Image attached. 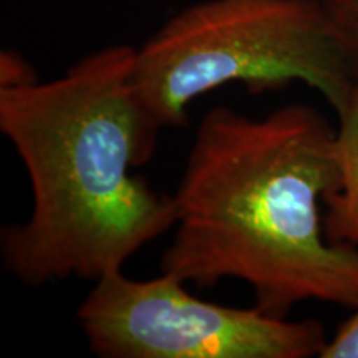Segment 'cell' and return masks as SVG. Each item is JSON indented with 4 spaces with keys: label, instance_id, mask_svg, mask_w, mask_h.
Returning <instances> with one entry per match:
<instances>
[{
    "label": "cell",
    "instance_id": "cell-4",
    "mask_svg": "<svg viewBox=\"0 0 358 358\" xmlns=\"http://www.w3.org/2000/svg\"><path fill=\"white\" fill-rule=\"evenodd\" d=\"M163 274L134 280L113 272L77 310L90 350L101 358H310L327 337L320 322H292L254 308L224 307Z\"/></svg>",
    "mask_w": 358,
    "mask_h": 358
},
{
    "label": "cell",
    "instance_id": "cell-8",
    "mask_svg": "<svg viewBox=\"0 0 358 358\" xmlns=\"http://www.w3.org/2000/svg\"><path fill=\"white\" fill-rule=\"evenodd\" d=\"M37 80L35 71L17 52L3 50L0 55V87H20Z\"/></svg>",
    "mask_w": 358,
    "mask_h": 358
},
{
    "label": "cell",
    "instance_id": "cell-5",
    "mask_svg": "<svg viewBox=\"0 0 358 358\" xmlns=\"http://www.w3.org/2000/svg\"><path fill=\"white\" fill-rule=\"evenodd\" d=\"M337 115L338 185L324 199V231L330 243L358 249V82Z\"/></svg>",
    "mask_w": 358,
    "mask_h": 358
},
{
    "label": "cell",
    "instance_id": "cell-3",
    "mask_svg": "<svg viewBox=\"0 0 358 358\" xmlns=\"http://www.w3.org/2000/svg\"><path fill=\"white\" fill-rule=\"evenodd\" d=\"M234 82L254 93L302 82L337 111L355 80L320 0H204L134 53L133 93L158 131L182 128L191 101Z\"/></svg>",
    "mask_w": 358,
    "mask_h": 358
},
{
    "label": "cell",
    "instance_id": "cell-2",
    "mask_svg": "<svg viewBox=\"0 0 358 358\" xmlns=\"http://www.w3.org/2000/svg\"><path fill=\"white\" fill-rule=\"evenodd\" d=\"M134 53L110 45L50 82L0 87V131L32 189L29 217L0 234L3 266L24 285L96 282L176 226L173 196L131 173L159 133L133 93Z\"/></svg>",
    "mask_w": 358,
    "mask_h": 358
},
{
    "label": "cell",
    "instance_id": "cell-6",
    "mask_svg": "<svg viewBox=\"0 0 358 358\" xmlns=\"http://www.w3.org/2000/svg\"><path fill=\"white\" fill-rule=\"evenodd\" d=\"M330 29L358 82V0H320Z\"/></svg>",
    "mask_w": 358,
    "mask_h": 358
},
{
    "label": "cell",
    "instance_id": "cell-7",
    "mask_svg": "<svg viewBox=\"0 0 358 358\" xmlns=\"http://www.w3.org/2000/svg\"><path fill=\"white\" fill-rule=\"evenodd\" d=\"M320 358H358V307L338 327L330 340H327Z\"/></svg>",
    "mask_w": 358,
    "mask_h": 358
},
{
    "label": "cell",
    "instance_id": "cell-1",
    "mask_svg": "<svg viewBox=\"0 0 358 358\" xmlns=\"http://www.w3.org/2000/svg\"><path fill=\"white\" fill-rule=\"evenodd\" d=\"M338 185L337 128L306 105L254 120H201L173 194L176 234L161 272L213 287L239 279L285 319L301 302L358 307V249L327 239L320 206Z\"/></svg>",
    "mask_w": 358,
    "mask_h": 358
}]
</instances>
